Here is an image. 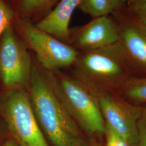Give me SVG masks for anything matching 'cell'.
Masks as SVG:
<instances>
[{"instance_id": "cell-1", "label": "cell", "mask_w": 146, "mask_h": 146, "mask_svg": "<svg viewBox=\"0 0 146 146\" xmlns=\"http://www.w3.org/2000/svg\"><path fill=\"white\" fill-rule=\"evenodd\" d=\"M30 99L37 122L54 146H81L76 122L58 97L38 62L33 60Z\"/></svg>"}, {"instance_id": "cell-2", "label": "cell", "mask_w": 146, "mask_h": 146, "mask_svg": "<svg viewBox=\"0 0 146 146\" xmlns=\"http://www.w3.org/2000/svg\"><path fill=\"white\" fill-rule=\"evenodd\" d=\"M0 113L20 146H49L38 125L29 96L23 88L7 90L0 97Z\"/></svg>"}, {"instance_id": "cell-3", "label": "cell", "mask_w": 146, "mask_h": 146, "mask_svg": "<svg viewBox=\"0 0 146 146\" xmlns=\"http://www.w3.org/2000/svg\"><path fill=\"white\" fill-rule=\"evenodd\" d=\"M13 27L27 48L34 52L37 61L48 71L67 68L74 64L78 50L42 31L29 22L16 19Z\"/></svg>"}, {"instance_id": "cell-4", "label": "cell", "mask_w": 146, "mask_h": 146, "mask_svg": "<svg viewBox=\"0 0 146 146\" xmlns=\"http://www.w3.org/2000/svg\"><path fill=\"white\" fill-rule=\"evenodd\" d=\"M50 82L76 123L89 134H105L106 125L99 102L81 84L67 78L58 81L52 78Z\"/></svg>"}, {"instance_id": "cell-5", "label": "cell", "mask_w": 146, "mask_h": 146, "mask_svg": "<svg viewBox=\"0 0 146 146\" xmlns=\"http://www.w3.org/2000/svg\"><path fill=\"white\" fill-rule=\"evenodd\" d=\"M33 58L25 43L9 27L0 38V79L7 90L29 84Z\"/></svg>"}, {"instance_id": "cell-6", "label": "cell", "mask_w": 146, "mask_h": 146, "mask_svg": "<svg viewBox=\"0 0 146 146\" xmlns=\"http://www.w3.org/2000/svg\"><path fill=\"white\" fill-rule=\"evenodd\" d=\"M126 53L120 41L110 46L88 50L78 58L74 64L81 73L89 76L112 78L124 71Z\"/></svg>"}, {"instance_id": "cell-7", "label": "cell", "mask_w": 146, "mask_h": 146, "mask_svg": "<svg viewBox=\"0 0 146 146\" xmlns=\"http://www.w3.org/2000/svg\"><path fill=\"white\" fill-rule=\"evenodd\" d=\"M98 102L106 125L122 137L129 146H137L141 110L107 94L102 95Z\"/></svg>"}, {"instance_id": "cell-8", "label": "cell", "mask_w": 146, "mask_h": 146, "mask_svg": "<svg viewBox=\"0 0 146 146\" xmlns=\"http://www.w3.org/2000/svg\"><path fill=\"white\" fill-rule=\"evenodd\" d=\"M120 41L118 26L108 16L94 18L84 26L70 28L68 44L87 51L110 46Z\"/></svg>"}, {"instance_id": "cell-9", "label": "cell", "mask_w": 146, "mask_h": 146, "mask_svg": "<svg viewBox=\"0 0 146 146\" xmlns=\"http://www.w3.org/2000/svg\"><path fill=\"white\" fill-rule=\"evenodd\" d=\"M82 0H60L52 11L35 26L68 44L69 23L73 13Z\"/></svg>"}, {"instance_id": "cell-10", "label": "cell", "mask_w": 146, "mask_h": 146, "mask_svg": "<svg viewBox=\"0 0 146 146\" xmlns=\"http://www.w3.org/2000/svg\"><path fill=\"white\" fill-rule=\"evenodd\" d=\"M137 21L118 26L120 42L127 56L146 68V28Z\"/></svg>"}, {"instance_id": "cell-11", "label": "cell", "mask_w": 146, "mask_h": 146, "mask_svg": "<svg viewBox=\"0 0 146 146\" xmlns=\"http://www.w3.org/2000/svg\"><path fill=\"white\" fill-rule=\"evenodd\" d=\"M16 19L35 25L47 16L60 0H11Z\"/></svg>"}, {"instance_id": "cell-12", "label": "cell", "mask_w": 146, "mask_h": 146, "mask_svg": "<svg viewBox=\"0 0 146 146\" xmlns=\"http://www.w3.org/2000/svg\"><path fill=\"white\" fill-rule=\"evenodd\" d=\"M123 3L122 0H82L78 9L93 18L108 16Z\"/></svg>"}, {"instance_id": "cell-13", "label": "cell", "mask_w": 146, "mask_h": 146, "mask_svg": "<svg viewBox=\"0 0 146 146\" xmlns=\"http://www.w3.org/2000/svg\"><path fill=\"white\" fill-rule=\"evenodd\" d=\"M16 19L15 12L11 0H0V38Z\"/></svg>"}, {"instance_id": "cell-14", "label": "cell", "mask_w": 146, "mask_h": 146, "mask_svg": "<svg viewBox=\"0 0 146 146\" xmlns=\"http://www.w3.org/2000/svg\"><path fill=\"white\" fill-rule=\"evenodd\" d=\"M126 94L131 99L146 102V78L137 80L131 83L126 89Z\"/></svg>"}, {"instance_id": "cell-15", "label": "cell", "mask_w": 146, "mask_h": 146, "mask_svg": "<svg viewBox=\"0 0 146 146\" xmlns=\"http://www.w3.org/2000/svg\"><path fill=\"white\" fill-rule=\"evenodd\" d=\"M105 134L107 135L106 146H129L122 137L107 125Z\"/></svg>"}, {"instance_id": "cell-16", "label": "cell", "mask_w": 146, "mask_h": 146, "mask_svg": "<svg viewBox=\"0 0 146 146\" xmlns=\"http://www.w3.org/2000/svg\"><path fill=\"white\" fill-rule=\"evenodd\" d=\"M138 142L137 146H146V110L141 112L137 121Z\"/></svg>"}, {"instance_id": "cell-17", "label": "cell", "mask_w": 146, "mask_h": 146, "mask_svg": "<svg viewBox=\"0 0 146 146\" xmlns=\"http://www.w3.org/2000/svg\"><path fill=\"white\" fill-rule=\"evenodd\" d=\"M131 11L137 18V20L146 23V2L129 5Z\"/></svg>"}, {"instance_id": "cell-18", "label": "cell", "mask_w": 146, "mask_h": 146, "mask_svg": "<svg viewBox=\"0 0 146 146\" xmlns=\"http://www.w3.org/2000/svg\"><path fill=\"white\" fill-rule=\"evenodd\" d=\"M3 146H19L14 139H9L5 142Z\"/></svg>"}, {"instance_id": "cell-19", "label": "cell", "mask_w": 146, "mask_h": 146, "mask_svg": "<svg viewBox=\"0 0 146 146\" xmlns=\"http://www.w3.org/2000/svg\"><path fill=\"white\" fill-rule=\"evenodd\" d=\"M143 2H146V0H129L127 3L129 5L134 4V3H136Z\"/></svg>"}, {"instance_id": "cell-20", "label": "cell", "mask_w": 146, "mask_h": 146, "mask_svg": "<svg viewBox=\"0 0 146 146\" xmlns=\"http://www.w3.org/2000/svg\"><path fill=\"white\" fill-rule=\"evenodd\" d=\"M122 2H123V3H125V2H128L129 0H122Z\"/></svg>"}, {"instance_id": "cell-21", "label": "cell", "mask_w": 146, "mask_h": 146, "mask_svg": "<svg viewBox=\"0 0 146 146\" xmlns=\"http://www.w3.org/2000/svg\"><path fill=\"white\" fill-rule=\"evenodd\" d=\"M139 22H140V21H139ZM140 22L141 23H142V25H143V26L145 27H146V23H142V22Z\"/></svg>"}, {"instance_id": "cell-22", "label": "cell", "mask_w": 146, "mask_h": 146, "mask_svg": "<svg viewBox=\"0 0 146 146\" xmlns=\"http://www.w3.org/2000/svg\"></svg>"}]
</instances>
